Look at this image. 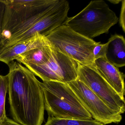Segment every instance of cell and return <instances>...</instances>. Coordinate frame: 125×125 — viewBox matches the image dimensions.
Instances as JSON below:
<instances>
[{
  "mask_svg": "<svg viewBox=\"0 0 125 125\" xmlns=\"http://www.w3.org/2000/svg\"><path fill=\"white\" fill-rule=\"evenodd\" d=\"M52 48L81 65H93L94 49L97 42L63 24L46 36Z\"/></svg>",
  "mask_w": 125,
  "mask_h": 125,
  "instance_id": "5b68a950",
  "label": "cell"
},
{
  "mask_svg": "<svg viewBox=\"0 0 125 125\" xmlns=\"http://www.w3.org/2000/svg\"><path fill=\"white\" fill-rule=\"evenodd\" d=\"M121 8L119 18V23L122 27L124 32H125V0L121 1Z\"/></svg>",
  "mask_w": 125,
  "mask_h": 125,
  "instance_id": "ac0fdd59",
  "label": "cell"
},
{
  "mask_svg": "<svg viewBox=\"0 0 125 125\" xmlns=\"http://www.w3.org/2000/svg\"><path fill=\"white\" fill-rule=\"evenodd\" d=\"M8 66L9 102L14 120L22 125H42L45 109L40 81L17 61Z\"/></svg>",
  "mask_w": 125,
  "mask_h": 125,
  "instance_id": "6da1fadb",
  "label": "cell"
},
{
  "mask_svg": "<svg viewBox=\"0 0 125 125\" xmlns=\"http://www.w3.org/2000/svg\"><path fill=\"white\" fill-rule=\"evenodd\" d=\"M77 79L87 85L110 109L118 114L125 111V101L96 71L93 65L80 64Z\"/></svg>",
  "mask_w": 125,
  "mask_h": 125,
  "instance_id": "52a82bcc",
  "label": "cell"
},
{
  "mask_svg": "<svg viewBox=\"0 0 125 125\" xmlns=\"http://www.w3.org/2000/svg\"><path fill=\"white\" fill-rule=\"evenodd\" d=\"M118 18L115 13L102 0H93L73 17L69 18L63 24L77 33L90 39L103 33H108L117 24Z\"/></svg>",
  "mask_w": 125,
  "mask_h": 125,
  "instance_id": "277c9868",
  "label": "cell"
},
{
  "mask_svg": "<svg viewBox=\"0 0 125 125\" xmlns=\"http://www.w3.org/2000/svg\"><path fill=\"white\" fill-rule=\"evenodd\" d=\"M93 66L121 98L125 100V75L119 71L118 68L111 64L105 57L95 60Z\"/></svg>",
  "mask_w": 125,
  "mask_h": 125,
  "instance_id": "30bf717a",
  "label": "cell"
},
{
  "mask_svg": "<svg viewBox=\"0 0 125 125\" xmlns=\"http://www.w3.org/2000/svg\"><path fill=\"white\" fill-rule=\"evenodd\" d=\"M53 49L49 60L41 65H26L25 67L43 82H60L68 83L78 78L79 62Z\"/></svg>",
  "mask_w": 125,
  "mask_h": 125,
  "instance_id": "8992f818",
  "label": "cell"
},
{
  "mask_svg": "<svg viewBox=\"0 0 125 125\" xmlns=\"http://www.w3.org/2000/svg\"><path fill=\"white\" fill-rule=\"evenodd\" d=\"M8 85V74L5 76L0 75V125L7 117L6 114L5 102Z\"/></svg>",
  "mask_w": 125,
  "mask_h": 125,
  "instance_id": "9a60e30c",
  "label": "cell"
},
{
  "mask_svg": "<svg viewBox=\"0 0 125 125\" xmlns=\"http://www.w3.org/2000/svg\"><path fill=\"white\" fill-rule=\"evenodd\" d=\"M49 43L46 36L36 34L30 39L5 48L0 54V61L8 65L20 55Z\"/></svg>",
  "mask_w": 125,
  "mask_h": 125,
  "instance_id": "8fae6325",
  "label": "cell"
},
{
  "mask_svg": "<svg viewBox=\"0 0 125 125\" xmlns=\"http://www.w3.org/2000/svg\"><path fill=\"white\" fill-rule=\"evenodd\" d=\"M69 3L66 0H61L54 8L43 18L30 28L11 41L5 47L30 39L37 34L46 36L64 24L68 19Z\"/></svg>",
  "mask_w": 125,
  "mask_h": 125,
  "instance_id": "9c48e42d",
  "label": "cell"
},
{
  "mask_svg": "<svg viewBox=\"0 0 125 125\" xmlns=\"http://www.w3.org/2000/svg\"><path fill=\"white\" fill-rule=\"evenodd\" d=\"M105 57L107 60L117 68L125 65V40L122 35L112 36L106 43Z\"/></svg>",
  "mask_w": 125,
  "mask_h": 125,
  "instance_id": "7c38bea8",
  "label": "cell"
},
{
  "mask_svg": "<svg viewBox=\"0 0 125 125\" xmlns=\"http://www.w3.org/2000/svg\"><path fill=\"white\" fill-rule=\"evenodd\" d=\"M52 52L53 49L49 42L43 46L20 55L16 60L25 66L41 65L49 60L52 55Z\"/></svg>",
  "mask_w": 125,
  "mask_h": 125,
  "instance_id": "4fadbf2b",
  "label": "cell"
},
{
  "mask_svg": "<svg viewBox=\"0 0 125 125\" xmlns=\"http://www.w3.org/2000/svg\"><path fill=\"white\" fill-rule=\"evenodd\" d=\"M44 125H104L93 119L80 120L58 118L49 116L47 121Z\"/></svg>",
  "mask_w": 125,
  "mask_h": 125,
  "instance_id": "5bb4252c",
  "label": "cell"
},
{
  "mask_svg": "<svg viewBox=\"0 0 125 125\" xmlns=\"http://www.w3.org/2000/svg\"><path fill=\"white\" fill-rule=\"evenodd\" d=\"M61 0H8L2 33L4 47L43 18Z\"/></svg>",
  "mask_w": 125,
  "mask_h": 125,
  "instance_id": "7a4b0ae2",
  "label": "cell"
},
{
  "mask_svg": "<svg viewBox=\"0 0 125 125\" xmlns=\"http://www.w3.org/2000/svg\"><path fill=\"white\" fill-rule=\"evenodd\" d=\"M109 2H110L113 4H117L119 3L120 2H121L122 0H108Z\"/></svg>",
  "mask_w": 125,
  "mask_h": 125,
  "instance_id": "ffe728a7",
  "label": "cell"
},
{
  "mask_svg": "<svg viewBox=\"0 0 125 125\" xmlns=\"http://www.w3.org/2000/svg\"><path fill=\"white\" fill-rule=\"evenodd\" d=\"M81 104L94 120L104 125L121 121V115L110 109L87 85L78 79L67 83Z\"/></svg>",
  "mask_w": 125,
  "mask_h": 125,
  "instance_id": "ba28073f",
  "label": "cell"
},
{
  "mask_svg": "<svg viewBox=\"0 0 125 125\" xmlns=\"http://www.w3.org/2000/svg\"><path fill=\"white\" fill-rule=\"evenodd\" d=\"M6 8L5 0H0V54L5 49L2 41V33Z\"/></svg>",
  "mask_w": 125,
  "mask_h": 125,
  "instance_id": "2e32d148",
  "label": "cell"
},
{
  "mask_svg": "<svg viewBox=\"0 0 125 125\" xmlns=\"http://www.w3.org/2000/svg\"><path fill=\"white\" fill-rule=\"evenodd\" d=\"M106 43L101 44L98 42L94 47L93 50L94 56L95 60L105 57Z\"/></svg>",
  "mask_w": 125,
  "mask_h": 125,
  "instance_id": "e0dca14e",
  "label": "cell"
},
{
  "mask_svg": "<svg viewBox=\"0 0 125 125\" xmlns=\"http://www.w3.org/2000/svg\"><path fill=\"white\" fill-rule=\"evenodd\" d=\"M44 97V109L49 116L88 120L90 114L82 106L67 83L49 81L40 83Z\"/></svg>",
  "mask_w": 125,
  "mask_h": 125,
  "instance_id": "3957f363",
  "label": "cell"
},
{
  "mask_svg": "<svg viewBox=\"0 0 125 125\" xmlns=\"http://www.w3.org/2000/svg\"><path fill=\"white\" fill-rule=\"evenodd\" d=\"M1 125H22L17 123L14 120H12L8 117H6L5 119Z\"/></svg>",
  "mask_w": 125,
  "mask_h": 125,
  "instance_id": "d6986e66",
  "label": "cell"
}]
</instances>
